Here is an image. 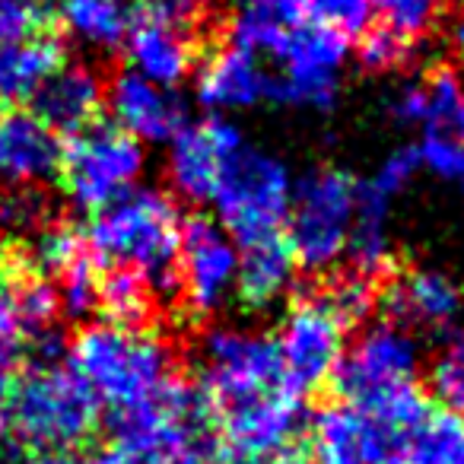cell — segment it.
<instances>
[{
    "label": "cell",
    "instance_id": "6da1fadb",
    "mask_svg": "<svg viewBox=\"0 0 464 464\" xmlns=\"http://www.w3.org/2000/svg\"><path fill=\"white\" fill-rule=\"evenodd\" d=\"M423 350L411 328L392 322H372L353 337L337 362L331 385L343 404L372 417L388 432H407L426 411V394L420 388Z\"/></svg>",
    "mask_w": 464,
    "mask_h": 464
},
{
    "label": "cell",
    "instance_id": "7a4b0ae2",
    "mask_svg": "<svg viewBox=\"0 0 464 464\" xmlns=\"http://www.w3.org/2000/svg\"><path fill=\"white\" fill-rule=\"evenodd\" d=\"M67 369L109 413L150 404L179 379L175 350L166 337L111 322H86L73 334Z\"/></svg>",
    "mask_w": 464,
    "mask_h": 464
},
{
    "label": "cell",
    "instance_id": "3957f363",
    "mask_svg": "<svg viewBox=\"0 0 464 464\" xmlns=\"http://www.w3.org/2000/svg\"><path fill=\"white\" fill-rule=\"evenodd\" d=\"M179 200L162 188H134L105 210L92 213L86 246L99 265L134 271L156 296L179 286L181 252Z\"/></svg>",
    "mask_w": 464,
    "mask_h": 464
},
{
    "label": "cell",
    "instance_id": "277c9868",
    "mask_svg": "<svg viewBox=\"0 0 464 464\" xmlns=\"http://www.w3.org/2000/svg\"><path fill=\"white\" fill-rule=\"evenodd\" d=\"M4 423L39 455L77 451L99 426V404L61 362H33L14 379Z\"/></svg>",
    "mask_w": 464,
    "mask_h": 464
},
{
    "label": "cell",
    "instance_id": "5b68a950",
    "mask_svg": "<svg viewBox=\"0 0 464 464\" xmlns=\"http://www.w3.org/2000/svg\"><path fill=\"white\" fill-rule=\"evenodd\" d=\"M360 181L337 166H312L293 179L284 239L299 271L328 274L347 258Z\"/></svg>",
    "mask_w": 464,
    "mask_h": 464
},
{
    "label": "cell",
    "instance_id": "8992f818",
    "mask_svg": "<svg viewBox=\"0 0 464 464\" xmlns=\"http://www.w3.org/2000/svg\"><path fill=\"white\" fill-rule=\"evenodd\" d=\"M293 179L296 175L277 153L242 143L213 188V219L229 232L236 246L280 236L290 213Z\"/></svg>",
    "mask_w": 464,
    "mask_h": 464
},
{
    "label": "cell",
    "instance_id": "52a82bcc",
    "mask_svg": "<svg viewBox=\"0 0 464 464\" xmlns=\"http://www.w3.org/2000/svg\"><path fill=\"white\" fill-rule=\"evenodd\" d=\"M147 172V150L118 124L92 121L64 143L61 188L73 210L99 213L140 188Z\"/></svg>",
    "mask_w": 464,
    "mask_h": 464
},
{
    "label": "cell",
    "instance_id": "ba28073f",
    "mask_svg": "<svg viewBox=\"0 0 464 464\" xmlns=\"http://www.w3.org/2000/svg\"><path fill=\"white\" fill-rule=\"evenodd\" d=\"M277 385H286V379L274 334L239 324H213L200 337L198 388L207 401V413Z\"/></svg>",
    "mask_w": 464,
    "mask_h": 464
},
{
    "label": "cell",
    "instance_id": "9c48e42d",
    "mask_svg": "<svg viewBox=\"0 0 464 464\" xmlns=\"http://www.w3.org/2000/svg\"><path fill=\"white\" fill-rule=\"evenodd\" d=\"M210 426L217 430L213 449L219 464H261L290 449L305 426V394L290 385L213 407Z\"/></svg>",
    "mask_w": 464,
    "mask_h": 464
},
{
    "label": "cell",
    "instance_id": "30bf717a",
    "mask_svg": "<svg viewBox=\"0 0 464 464\" xmlns=\"http://www.w3.org/2000/svg\"><path fill=\"white\" fill-rule=\"evenodd\" d=\"M347 58V35L318 23H305L274 52L277 71H271L267 102H277L284 109L331 111L341 96Z\"/></svg>",
    "mask_w": 464,
    "mask_h": 464
},
{
    "label": "cell",
    "instance_id": "8fae6325",
    "mask_svg": "<svg viewBox=\"0 0 464 464\" xmlns=\"http://www.w3.org/2000/svg\"><path fill=\"white\" fill-rule=\"evenodd\" d=\"M239 246L213 217H191L181 226L179 286L181 305L191 318H210L236 293Z\"/></svg>",
    "mask_w": 464,
    "mask_h": 464
},
{
    "label": "cell",
    "instance_id": "7c38bea8",
    "mask_svg": "<svg viewBox=\"0 0 464 464\" xmlns=\"http://www.w3.org/2000/svg\"><path fill=\"white\" fill-rule=\"evenodd\" d=\"M343 331L347 328L337 322V315L322 303L318 293L296 299L284 312L277 334H274L286 385L305 394L331 382L347 347Z\"/></svg>",
    "mask_w": 464,
    "mask_h": 464
},
{
    "label": "cell",
    "instance_id": "4fadbf2b",
    "mask_svg": "<svg viewBox=\"0 0 464 464\" xmlns=\"http://www.w3.org/2000/svg\"><path fill=\"white\" fill-rule=\"evenodd\" d=\"M246 143L239 124L226 115H207L204 121H188L166 143V181L175 200L210 204L223 166Z\"/></svg>",
    "mask_w": 464,
    "mask_h": 464
},
{
    "label": "cell",
    "instance_id": "5bb4252c",
    "mask_svg": "<svg viewBox=\"0 0 464 464\" xmlns=\"http://www.w3.org/2000/svg\"><path fill=\"white\" fill-rule=\"evenodd\" d=\"M426 115L413 143L420 166L442 181L464 185V77L455 64H432L423 73Z\"/></svg>",
    "mask_w": 464,
    "mask_h": 464
},
{
    "label": "cell",
    "instance_id": "9a60e30c",
    "mask_svg": "<svg viewBox=\"0 0 464 464\" xmlns=\"http://www.w3.org/2000/svg\"><path fill=\"white\" fill-rule=\"evenodd\" d=\"M271 90V67L258 54L217 42L194 67V96L210 115H236L261 105Z\"/></svg>",
    "mask_w": 464,
    "mask_h": 464
},
{
    "label": "cell",
    "instance_id": "2e32d148",
    "mask_svg": "<svg viewBox=\"0 0 464 464\" xmlns=\"http://www.w3.org/2000/svg\"><path fill=\"white\" fill-rule=\"evenodd\" d=\"M105 105L118 128L140 143H169L188 124V105L179 90L150 83L128 67L105 83Z\"/></svg>",
    "mask_w": 464,
    "mask_h": 464
},
{
    "label": "cell",
    "instance_id": "e0dca14e",
    "mask_svg": "<svg viewBox=\"0 0 464 464\" xmlns=\"http://www.w3.org/2000/svg\"><path fill=\"white\" fill-rule=\"evenodd\" d=\"M312 464H388L398 458V436L350 404H328L309 423Z\"/></svg>",
    "mask_w": 464,
    "mask_h": 464
},
{
    "label": "cell",
    "instance_id": "ac0fdd59",
    "mask_svg": "<svg viewBox=\"0 0 464 464\" xmlns=\"http://www.w3.org/2000/svg\"><path fill=\"white\" fill-rule=\"evenodd\" d=\"M392 322L404 328H423L432 334H449L464 318V286L436 267H413L388 286Z\"/></svg>",
    "mask_w": 464,
    "mask_h": 464
},
{
    "label": "cell",
    "instance_id": "d6986e66",
    "mask_svg": "<svg viewBox=\"0 0 464 464\" xmlns=\"http://www.w3.org/2000/svg\"><path fill=\"white\" fill-rule=\"evenodd\" d=\"M64 143L33 109L0 115V179L14 188H42L61 172Z\"/></svg>",
    "mask_w": 464,
    "mask_h": 464
},
{
    "label": "cell",
    "instance_id": "ffe728a7",
    "mask_svg": "<svg viewBox=\"0 0 464 464\" xmlns=\"http://www.w3.org/2000/svg\"><path fill=\"white\" fill-rule=\"evenodd\" d=\"M121 48L128 58V71L166 90H179L188 77H194V67L204 54V48L194 39L140 10H134V23Z\"/></svg>",
    "mask_w": 464,
    "mask_h": 464
},
{
    "label": "cell",
    "instance_id": "44dd1931",
    "mask_svg": "<svg viewBox=\"0 0 464 464\" xmlns=\"http://www.w3.org/2000/svg\"><path fill=\"white\" fill-rule=\"evenodd\" d=\"M105 105V77L96 64L77 58L64 61L33 96V111L54 134H77L99 121Z\"/></svg>",
    "mask_w": 464,
    "mask_h": 464
},
{
    "label": "cell",
    "instance_id": "7402d4cb",
    "mask_svg": "<svg viewBox=\"0 0 464 464\" xmlns=\"http://www.w3.org/2000/svg\"><path fill=\"white\" fill-rule=\"evenodd\" d=\"M305 23H312L305 0H239L223 20V39L258 58H274L286 35Z\"/></svg>",
    "mask_w": 464,
    "mask_h": 464
},
{
    "label": "cell",
    "instance_id": "603a6c76",
    "mask_svg": "<svg viewBox=\"0 0 464 464\" xmlns=\"http://www.w3.org/2000/svg\"><path fill=\"white\" fill-rule=\"evenodd\" d=\"M67 61L64 39L52 26L0 45V102H33L45 80Z\"/></svg>",
    "mask_w": 464,
    "mask_h": 464
},
{
    "label": "cell",
    "instance_id": "cb8c5ba5",
    "mask_svg": "<svg viewBox=\"0 0 464 464\" xmlns=\"http://www.w3.org/2000/svg\"><path fill=\"white\" fill-rule=\"evenodd\" d=\"M296 258L284 236L258 239L239 246V271H236V296L255 312L277 305L296 284Z\"/></svg>",
    "mask_w": 464,
    "mask_h": 464
},
{
    "label": "cell",
    "instance_id": "d4e9b609",
    "mask_svg": "<svg viewBox=\"0 0 464 464\" xmlns=\"http://www.w3.org/2000/svg\"><path fill=\"white\" fill-rule=\"evenodd\" d=\"M347 258L353 271L379 280L392 265V198L360 181L356 191V217L350 229Z\"/></svg>",
    "mask_w": 464,
    "mask_h": 464
},
{
    "label": "cell",
    "instance_id": "484cf974",
    "mask_svg": "<svg viewBox=\"0 0 464 464\" xmlns=\"http://www.w3.org/2000/svg\"><path fill=\"white\" fill-rule=\"evenodd\" d=\"M54 20L71 39L92 52H118L134 23L130 0H58Z\"/></svg>",
    "mask_w": 464,
    "mask_h": 464
},
{
    "label": "cell",
    "instance_id": "4316f807",
    "mask_svg": "<svg viewBox=\"0 0 464 464\" xmlns=\"http://www.w3.org/2000/svg\"><path fill=\"white\" fill-rule=\"evenodd\" d=\"M401 464H464V420L451 411H426L398 436Z\"/></svg>",
    "mask_w": 464,
    "mask_h": 464
},
{
    "label": "cell",
    "instance_id": "83f0119b",
    "mask_svg": "<svg viewBox=\"0 0 464 464\" xmlns=\"http://www.w3.org/2000/svg\"><path fill=\"white\" fill-rule=\"evenodd\" d=\"M156 293L124 267H109L99 277V312L102 322L121 324V328H143L153 315Z\"/></svg>",
    "mask_w": 464,
    "mask_h": 464
},
{
    "label": "cell",
    "instance_id": "f1b7e54d",
    "mask_svg": "<svg viewBox=\"0 0 464 464\" xmlns=\"http://www.w3.org/2000/svg\"><path fill=\"white\" fill-rule=\"evenodd\" d=\"M134 10L185 33L204 52L223 39L226 16L217 10V0H137Z\"/></svg>",
    "mask_w": 464,
    "mask_h": 464
},
{
    "label": "cell",
    "instance_id": "f546056e",
    "mask_svg": "<svg viewBox=\"0 0 464 464\" xmlns=\"http://www.w3.org/2000/svg\"><path fill=\"white\" fill-rule=\"evenodd\" d=\"M4 293H7L16 318L26 328L29 341L45 334V331H54V324L61 318V299H58V286L48 277L33 271L14 274V280L4 286Z\"/></svg>",
    "mask_w": 464,
    "mask_h": 464
},
{
    "label": "cell",
    "instance_id": "4dcf8cb0",
    "mask_svg": "<svg viewBox=\"0 0 464 464\" xmlns=\"http://www.w3.org/2000/svg\"><path fill=\"white\" fill-rule=\"evenodd\" d=\"M90 255L86 232L73 229L71 223H48L39 229L26 246V271L42 274V277H61L73 261Z\"/></svg>",
    "mask_w": 464,
    "mask_h": 464
},
{
    "label": "cell",
    "instance_id": "1f68e13d",
    "mask_svg": "<svg viewBox=\"0 0 464 464\" xmlns=\"http://www.w3.org/2000/svg\"><path fill=\"white\" fill-rule=\"evenodd\" d=\"M315 293L322 296V303L334 312L343 328L362 324L372 315L375 305H379V280L369 277V274L353 271V267L337 274V277H331L328 284Z\"/></svg>",
    "mask_w": 464,
    "mask_h": 464
},
{
    "label": "cell",
    "instance_id": "d6a6232c",
    "mask_svg": "<svg viewBox=\"0 0 464 464\" xmlns=\"http://www.w3.org/2000/svg\"><path fill=\"white\" fill-rule=\"evenodd\" d=\"M417 48L411 39L398 35L394 29L372 23L366 33L360 35V48H356V61L366 73L372 77H385V73H401L413 64Z\"/></svg>",
    "mask_w": 464,
    "mask_h": 464
},
{
    "label": "cell",
    "instance_id": "836d02e7",
    "mask_svg": "<svg viewBox=\"0 0 464 464\" xmlns=\"http://www.w3.org/2000/svg\"><path fill=\"white\" fill-rule=\"evenodd\" d=\"M379 23L411 39L413 45L426 42L445 20V0H372Z\"/></svg>",
    "mask_w": 464,
    "mask_h": 464
},
{
    "label": "cell",
    "instance_id": "e575fe53",
    "mask_svg": "<svg viewBox=\"0 0 464 464\" xmlns=\"http://www.w3.org/2000/svg\"><path fill=\"white\" fill-rule=\"evenodd\" d=\"M430 392L436 401L464 420V334H455L439 347L430 362Z\"/></svg>",
    "mask_w": 464,
    "mask_h": 464
},
{
    "label": "cell",
    "instance_id": "d590c367",
    "mask_svg": "<svg viewBox=\"0 0 464 464\" xmlns=\"http://www.w3.org/2000/svg\"><path fill=\"white\" fill-rule=\"evenodd\" d=\"M99 261L90 255H83L80 261H73L64 274L58 277V299H61V315L67 318H90L92 312H99Z\"/></svg>",
    "mask_w": 464,
    "mask_h": 464
},
{
    "label": "cell",
    "instance_id": "8d00e7d4",
    "mask_svg": "<svg viewBox=\"0 0 464 464\" xmlns=\"http://www.w3.org/2000/svg\"><path fill=\"white\" fill-rule=\"evenodd\" d=\"M52 223V200L39 188H16L14 194L0 200V226L16 236H29Z\"/></svg>",
    "mask_w": 464,
    "mask_h": 464
},
{
    "label": "cell",
    "instance_id": "74e56055",
    "mask_svg": "<svg viewBox=\"0 0 464 464\" xmlns=\"http://www.w3.org/2000/svg\"><path fill=\"white\" fill-rule=\"evenodd\" d=\"M29 353V334L16 318L7 293L0 290V398L10 392L14 379L23 372V360Z\"/></svg>",
    "mask_w": 464,
    "mask_h": 464
},
{
    "label": "cell",
    "instance_id": "f35d334b",
    "mask_svg": "<svg viewBox=\"0 0 464 464\" xmlns=\"http://www.w3.org/2000/svg\"><path fill=\"white\" fill-rule=\"evenodd\" d=\"M309 4V20L318 26H328L347 39H360L372 26V0H305Z\"/></svg>",
    "mask_w": 464,
    "mask_h": 464
},
{
    "label": "cell",
    "instance_id": "ab89813d",
    "mask_svg": "<svg viewBox=\"0 0 464 464\" xmlns=\"http://www.w3.org/2000/svg\"><path fill=\"white\" fill-rule=\"evenodd\" d=\"M420 156H417V147L407 143V147H394L385 160L379 162V169L372 172V179H366L375 191H382L385 198H398L401 191L413 185V179L420 175Z\"/></svg>",
    "mask_w": 464,
    "mask_h": 464
},
{
    "label": "cell",
    "instance_id": "60d3db41",
    "mask_svg": "<svg viewBox=\"0 0 464 464\" xmlns=\"http://www.w3.org/2000/svg\"><path fill=\"white\" fill-rule=\"evenodd\" d=\"M48 26L42 0H0V45Z\"/></svg>",
    "mask_w": 464,
    "mask_h": 464
},
{
    "label": "cell",
    "instance_id": "b9f144b4",
    "mask_svg": "<svg viewBox=\"0 0 464 464\" xmlns=\"http://www.w3.org/2000/svg\"><path fill=\"white\" fill-rule=\"evenodd\" d=\"M385 111L401 128H420L426 115V86L420 80H401L385 96Z\"/></svg>",
    "mask_w": 464,
    "mask_h": 464
},
{
    "label": "cell",
    "instance_id": "7bdbcfd3",
    "mask_svg": "<svg viewBox=\"0 0 464 464\" xmlns=\"http://www.w3.org/2000/svg\"><path fill=\"white\" fill-rule=\"evenodd\" d=\"M160 464H219V458H217V449H213V439L200 436V439H194V442L175 449L172 455H166Z\"/></svg>",
    "mask_w": 464,
    "mask_h": 464
},
{
    "label": "cell",
    "instance_id": "ee69618b",
    "mask_svg": "<svg viewBox=\"0 0 464 464\" xmlns=\"http://www.w3.org/2000/svg\"><path fill=\"white\" fill-rule=\"evenodd\" d=\"M442 26H449V39L458 52L464 54V0H445V20Z\"/></svg>",
    "mask_w": 464,
    "mask_h": 464
},
{
    "label": "cell",
    "instance_id": "f6af8a7d",
    "mask_svg": "<svg viewBox=\"0 0 464 464\" xmlns=\"http://www.w3.org/2000/svg\"><path fill=\"white\" fill-rule=\"evenodd\" d=\"M261 464H312L309 461V455H303L299 449H284V451H277V455H271V458H265Z\"/></svg>",
    "mask_w": 464,
    "mask_h": 464
},
{
    "label": "cell",
    "instance_id": "bcb514c9",
    "mask_svg": "<svg viewBox=\"0 0 464 464\" xmlns=\"http://www.w3.org/2000/svg\"><path fill=\"white\" fill-rule=\"evenodd\" d=\"M0 464H45V455L33 458L20 449H0Z\"/></svg>",
    "mask_w": 464,
    "mask_h": 464
},
{
    "label": "cell",
    "instance_id": "7dc6e473",
    "mask_svg": "<svg viewBox=\"0 0 464 464\" xmlns=\"http://www.w3.org/2000/svg\"><path fill=\"white\" fill-rule=\"evenodd\" d=\"M45 464H92L90 455L80 451H61V455H45Z\"/></svg>",
    "mask_w": 464,
    "mask_h": 464
},
{
    "label": "cell",
    "instance_id": "c3c4849f",
    "mask_svg": "<svg viewBox=\"0 0 464 464\" xmlns=\"http://www.w3.org/2000/svg\"><path fill=\"white\" fill-rule=\"evenodd\" d=\"M4 430H7V423H4V411H0V439H4Z\"/></svg>",
    "mask_w": 464,
    "mask_h": 464
},
{
    "label": "cell",
    "instance_id": "681fc988",
    "mask_svg": "<svg viewBox=\"0 0 464 464\" xmlns=\"http://www.w3.org/2000/svg\"><path fill=\"white\" fill-rule=\"evenodd\" d=\"M388 464H401V461H398V458H394V461H388Z\"/></svg>",
    "mask_w": 464,
    "mask_h": 464
},
{
    "label": "cell",
    "instance_id": "f907efd6",
    "mask_svg": "<svg viewBox=\"0 0 464 464\" xmlns=\"http://www.w3.org/2000/svg\"><path fill=\"white\" fill-rule=\"evenodd\" d=\"M461 191H464V185H461Z\"/></svg>",
    "mask_w": 464,
    "mask_h": 464
}]
</instances>
